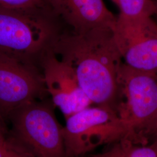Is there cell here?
<instances>
[{
  "label": "cell",
  "mask_w": 157,
  "mask_h": 157,
  "mask_svg": "<svg viewBox=\"0 0 157 157\" xmlns=\"http://www.w3.org/2000/svg\"><path fill=\"white\" fill-rule=\"evenodd\" d=\"M50 50L73 70L80 86L93 104L116 111L118 73L124 62L112 29L76 33L65 28Z\"/></svg>",
  "instance_id": "cell-1"
},
{
  "label": "cell",
  "mask_w": 157,
  "mask_h": 157,
  "mask_svg": "<svg viewBox=\"0 0 157 157\" xmlns=\"http://www.w3.org/2000/svg\"><path fill=\"white\" fill-rule=\"evenodd\" d=\"M157 72L124 63L121 67L116 111L125 131L124 141L145 145L157 138Z\"/></svg>",
  "instance_id": "cell-2"
},
{
  "label": "cell",
  "mask_w": 157,
  "mask_h": 157,
  "mask_svg": "<svg viewBox=\"0 0 157 157\" xmlns=\"http://www.w3.org/2000/svg\"><path fill=\"white\" fill-rule=\"evenodd\" d=\"M64 29L59 20L0 10V54L41 69L43 57Z\"/></svg>",
  "instance_id": "cell-3"
},
{
  "label": "cell",
  "mask_w": 157,
  "mask_h": 157,
  "mask_svg": "<svg viewBox=\"0 0 157 157\" xmlns=\"http://www.w3.org/2000/svg\"><path fill=\"white\" fill-rule=\"evenodd\" d=\"M52 101L28 102L12 113V140L36 157H67L62 126L57 121Z\"/></svg>",
  "instance_id": "cell-4"
},
{
  "label": "cell",
  "mask_w": 157,
  "mask_h": 157,
  "mask_svg": "<svg viewBox=\"0 0 157 157\" xmlns=\"http://www.w3.org/2000/svg\"><path fill=\"white\" fill-rule=\"evenodd\" d=\"M62 135L67 157H80L98 146L124 140L125 132L115 110L97 105L66 119Z\"/></svg>",
  "instance_id": "cell-5"
},
{
  "label": "cell",
  "mask_w": 157,
  "mask_h": 157,
  "mask_svg": "<svg viewBox=\"0 0 157 157\" xmlns=\"http://www.w3.org/2000/svg\"><path fill=\"white\" fill-rule=\"evenodd\" d=\"M49 96L41 69L0 54V114L8 118L23 105Z\"/></svg>",
  "instance_id": "cell-6"
},
{
  "label": "cell",
  "mask_w": 157,
  "mask_h": 157,
  "mask_svg": "<svg viewBox=\"0 0 157 157\" xmlns=\"http://www.w3.org/2000/svg\"><path fill=\"white\" fill-rule=\"evenodd\" d=\"M113 35L124 63L157 72V23L152 17L128 18L119 15Z\"/></svg>",
  "instance_id": "cell-7"
},
{
  "label": "cell",
  "mask_w": 157,
  "mask_h": 157,
  "mask_svg": "<svg viewBox=\"0 0 157 157\" xmlns=\"http://www.w3.org/2000/svg\"><path fill=\"white\" fill-rule=\"evenodd\" d=\"M40 67L51 100L65 119L93 104L80 86L73 70L50 48L43 57Z\"/></svg>",
  "instance_id": "cell-8"
},
{
  "label": "cell",
  "mask_w": 157,
  "mask_h": 157,
  "mask_svg": "<svg viewBox=\"0 0 157 157\" xmlns=\"http://www.w3.org/2000/svg\"><path fill=\"white\" fill-rule=\"evenodd\" d=\"M57 15L65 28L76 33L99 29L113 30L115 17L103 0H52Z\"/></svg>",
  "instance_id": "cell-9"
},
{
  "label": "cell",
  "mask_w": 157,
  "mask_h": 157,
  "mask_svg": "<svg viewBox=\"0 0 157 157\" xmlns=\"http://www.w3.org/2000/svg\"><path fill=\"white\" fill-rule=\"evenodd\" d=\"M0 10L25 13L34 17L59 19L52 0H0Z\"/></svg>",
  "instance_id": "cell-10"
},
{
  "label": "cell",
  "mask_w": 157,
  "mask_h": 157,
  "mask_svg": "<svg viewBox=\"0 0 157 157\" xmlns=\"http://www.w3.org/2000/svg\"><path fill=\"white\" fill-rule=\"evenodd\" d=\"M120 15L128 18L152 17L155 14L154 0H117Z\"/></svg>",
  "instance_id": "cell-11"
},
{
  "label": "cell",
  "mask_w": 157,
  "mask_h": 157,
  "mask_svg": "<svg viewBox=\"0 0 157 157\" xmlns=\"http://www.w3.org/2000/svg\"><path fill=\"white\" fill-rule=\"evenodd\" d=\"M122 157H157V138L145 145H137L126 141H118Z\"/></svg>",
  "instance_id": "cell-12"
},
{
  "label": "cell",
  "mask_w": 157,
  "mask_h": 157,
  "mask_svg": "<svg viewBox=\"0 0 157 157\" xmlns=\"http://www.w3.org/2000/svg\"><path fill=\"white\" fill-rule=\"evenodd\" d=\"M0 157H36L12 139H0Z\"/></svg>",
  "instance_id": "cell-13"
},
{
  "label": "cell",
  "mask_w": 157,
  "mask_h": 157,
  "mask_svg": "<svg viewBox=\"0 0 157 157\" xmlns=\"http://www.w3.org/2000/svg\"><path fill=\"white\" fill-rule=\"evenodd\" d=\"M91 157H122L118 142L115 143V145L107 151L93 155Z\"/></svg>",
  "instance_id": "cell-14"
},
{
  "label": "cell",
  "mask_w": 157,
  "mask_h": 157,
  "mask_svg": "<svg viewBox=\"0 0 157 157\" xmlns=\"http://www.w3.org/2000/svg\"><path fill=\"white\" fill-rule=\"evenodd\" d=\"M0 139L6 140V129L3 123V118L0 114Z\"/></svg>",
  "instance_id": "cell-15"
},
{
  "label": "cell",
  "mask_w": 157,
  "mask_h": 157,
  "mask_svg": "<svg viewBox=\"0 0 157 157\" xmlns=\"http://www.w3.org/2000/svg\"><path fill=\"white\" fill-rule=\"evenodd\" d=\"M154 1L155 4V6H156V12H155V15L157 17V0H154Z\"/></svg>",
  "instance_id": "cell-16"
}]
</instances>
